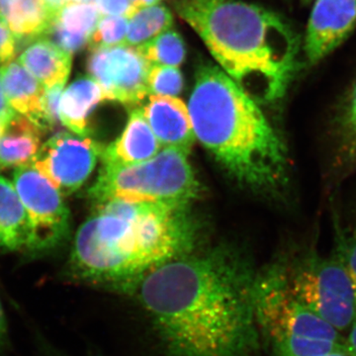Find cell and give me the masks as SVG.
<instances>
[{
  "label": "cell",
  "mask_w": 356,
  "mask_h": 356,
  "mask_svg": "<svg viewBox=\"0 0 356 356\" xmlns=\"http://www.w3.org/2000/svg\"><path fill=\"white\" fill-rule=\"evenodd\" d=\"M32 229L13 182L0 177V252L28 255Z\"/></svg>",
  "instance_id": "cell-18"
},
{
  "label": "cell",
  "mask_w": 356,
  "mask_h": 356,
  "mask_svg": "<svg viewBox=\"0 0 356 356\" xmlns=\"http://www.w3.org/2000/svg\"><path fill=\"white\" fill-rule=\"evenodd\" d=\"M161 1V0H137L135 3H133L134 14L140 10V9L145 8V7L156 6Z\"/></svg>",
  "instance_id": "cell-34"
},
{
  "label": "cell",
  "mask_w": 356,
  "mask_h": 356,
  "mask_svg": "<svg viewBox=\"0 0 356 356\" xmlns=\"http://www.w3.org/2000/svg\"><path fill=\"white\" fill-rule=\"evenodd\" d=\"M346 121H348V127L356 136V84L351 92L348 110H346Z\"/></svg>",
  "instance_id": "cell-31"
},
{
  "label": "cell",
  "mask_w": 356,
  "mask_h": 356,
  "mask_svg": "<svg viewBox=\"0 0 356 356\" xmlns=\"http://www.w3.org/2000/svg\"><path fill=\"white\" fill-rule=\"evenodd\" d=\"M102 153L86 136L60 132L42 145L32 165L60 193L69 195L90 177Z\"/></svg>",
  "instance_id": "cell-10"
},
{
  "label": "cell",
  "mask_w": 356,
  "mask_h": 356,
  "mask_svg": "<svg viewBox=\"0 0 356 356\" xmlns=\"http://www.w3.org/2000/svg\"><path fill=\"white\" fill-rule=\"evenodd\" d=\"M17 54V43L10 28L0 16V64L11 62Z\"/></svg>",
  "instance_id": "cell-27"
},
{
  "label": "cell",
  "mask_w": 356,
  "mask_h": 356,
  "mask_svg": "<svg viewBox=\"0 0 356 356\" xmlns=\"http://www.w3.org/2000/svg\"><path fill=\"white\" fill-rule=\"evenodd\" d=\"M336 254L348 271L356 298V232L353 234H339Z\"/></svg>",
  "instance_id": "cell-26"
},
{
  "label": "cell",
  "mask_w": 356,
  "mask_h": 356,
  "mask_svg": "<svg viewBox=\"0 0 356 356\" xmlns=\"http://www.w3.org/2000/svg\"><path fill=\"white\" fill-rule=\"evenodd\" d=\"M193 248L184 209L111 200L99 204L97 213L76 232L64 277L134 296L147 274Z\"/></svg>",
  "instance_id": "cell-2"
},
{
  "label": "cell",
  "mask_w": 356,
  "mask_h": 356,
  "mask_svg": "<svg viewBox=\"0 0 356 356\" xmlns=\"http://www.w3.org/2000/svg\"><path fill=\"white\" fill-rule=\"evenodd\" d=\"M131 1H132V4H133V3H135V2L137 1V0H131Z\"/></svg>",
  "instance_id": "cell-39"
},
{
  "label": "cell",
  "mask_w": 356,
  "mask_h": 356,
  "mask_svg": "<svg viewBox=\"0 0 356 356\" xmlns=\"http://www.w3.org/2000/svg\"><path fill=\"white\" fill-rule=\"evenodd\" d=\"M172 11L163 4L145 7L129 19L127 38L125 44L137 47L147 43L161 33L172 29Z\"/></svg>",
  "instance_id": "cell-21"
},
{
  "label": "cell",
  "mask_w": 356,
  "mask_h": 356,
  "mask_svg": "<svg viewBox=\"0 0 356 356\" xmlns=\"http://www.w3.org/2000/svg\"><path fill=\"white\" fill-rule=\"evenodd\" d=\"M70 1L93 2L95 0H70Z\"/></svg>",
  "instance_id": "cell-37"
},
{
  "label": "cell",
  "mask_w": 356,
  "mask_h": 356,
  "mask_svg": "<svg viewBox=\"0 0 356 356\" xmlns=\"http://www.w3.org/2000/svg\"><path fill=\"white\" fill-rule=\"evenodd\" d=\"M100 17L102 14L93 2H67L58 9L43 37L72 56L88 47Z\"/></svg>",
  "instance_id": "cell-14"
},
{
  "label": "cell",
  "mask_w": 356,
  "mask_h": 356,
  "mask_svg": "<svg viewBox=\"0 0 356 356\" xmlns=\"http://www.w3.org/2000/svg\"><path fill=\"white\" fill-rule=\"evenodd\" d=\"M137 50L151 65L178 67L186 57L184 40L173 30L161 33L137 47Z\"/></svg>",
  "instance_id": "cell-23"
},
{
  "label": "cell",
  "mask_w": 356,
  "mask_h": 356,
  "mask_svg": "<svg viewBox=\"0 0 356 356\" xmlns=\"http://www.w3.org/2000/svg\"><path fill=\"white\" fill-rule=\"evenodd\" d=\"M13 182L31 225L28 257L50 254L69 236L70 211L63 194L33 165L16 168Z\"/></svg>",
  "instance_id": "cell-8"
},
{
  "label": "cell",
  "mask_w": 356,
  "mask_h": 356,
  "mask_svg": "<svg viewBox=\"0 0 356 356\" xmlns=\"http://www.w3.org/2000/svg\"><path fill=\"white\" fill-rule=\"evenodd\" d=\"M271 356H322L348 353L346 341L308 337H286L264 344Z\"/></svg>",
  "instance_id": "cell-22"
},
{
  "label": "cell",
  "mask_w": 356,
  "mask_h": 356,
  "mask_svg": "<svg viewBox=\"0 0 356 356\" xmlns=\"http://www.w3.org/2000/svg\"><path fill=\"white\" fill-rule=\"evenodd\" d=\"M128 28L126 16H102L89 39V50L125 44Z\"/></svg>",
  "instance_id": "cell-24"
},
{
  "label": "cell",
  "mask_w": 356,
  "mask_h": 356,
  "mask_svg": "<svg viewBox=\"0 0 356 356\" xmlns=\"http://www.w3.org/2000/svg\"><path fill=\"white\" fill-rule=\"evenodd\" d=\"M3 129H4V126L2 125L1 123H0V136H1L2 131H3Z\"/></svg>",
  "instance_id": "cell-38"
},
{
  "label": "cell",
  "mask_w": 356,
  "mask_h": 356,
  "mask_svg": "<svg viewBox=\"0 0 356 356\" xmlns=\"http://www.w3.org/2000/svg\"><path fill=\"white\" fill-rule=\"evenodd\" d=\"M143 113L161 146L177 147L189 153L196 137L188 107L181 99L149 95Z\"/></svg>",
  "instance_id": "cell-12"
},
{
  "label": "cell",
  "mask_w": 356,
  "mask_h": 356,
  "mask_svg": "<svg viewBox=\"0 0 356 356\" xmlns=\"http://www.w3.org/2000/svg\"><path fill=\"white\" fill-rule=\"evenodd\" d=\"M149 95L175 96L184 88V77L178 67L152 65L147 76Z\"/></svg>",
  "instance_id": "cell-25"
},
{
  "label": "cell",
  "mask_w": 356,
  "mask_h": 356,
  "mask_svg": "<svg viewBox=\"0 0 356 356\" xmlns=\"http://www.w3.org/2000/svg\"><path fill=\"white\" fill-rule=\"evenodd\" d=\"M57 11L48 0H0V16L10 28L21 51L33 40L44 36Z\"/></svg>",
  "instance_id": "cell-16"
},
{
  "label": "cell",
  "mask_w": 356,
  "mask_h": 356,
  "mask_svg": "<svg viewBox=\"0 0 356 356\" xmlns=\"http://www.w3.org/2000/svg\"><path fill=\"white\" fill-rule=\"evenodd\" d=\"M348 337L346 339L348 356H356V317L348 329Z\"/></svg>",
  "instance_id": "cell-32"
},
{
  "label": "cell",
  "mask_w": 356,
  "mask_h": 356,
  "mask_svg": "<svg viewBox=\"0 0 356 356\" xmlns=\"http://www.w3.org/2000/svg\"><path fill=\"white\" fill-rule=\"evenodd\" d=\"M188 154L177 147H163L153 159L143 163L103 165L89 195L98 205L124 200L161 203L185 209L197 197L199 191Z\"/></svg>",
  "instance_id": "cell-5"
},
{
  "label": "cell",
  "mask_w": 356,
  "mask_h": 356,
  "mask_svg": "<svg viewBox=\"0 0 356 356\" xmlns=\"http://www.w3.org/2000/svg\"><path fill=\"white\" fill-rule=\"evenodd\" d=\"M188 110L195 137L238 182L259 191L284 185L282 140L252 95L220 67H198Z\"/></svg>",
  "instance_id": "cell-4"
},
{
  "label": "cell",
  "mask_w": 356,
  "mask_h": 356,
  "mask_svg": "<svg viewBox=\"0 0 356 356\" xmlns=\"http://www.w3.org/2000/svg\"><path fill=\"white\" fill-rule=\"evenodd\" d=\"M41 129L16 113L0 136V168L32 165L42 147Z\"/></svg>",
  "instance_id": "cell-20"
},
{
  "label": "cell",
  "mask_w": 356,
  "mask_h": 356,
  "mask_svg": "<svg viewBox=\"0 0 356 356\" xmlns=\"http://www.w3.org/2000/svg\"><path fill=\"white\" fill-rule=\"evenodd\" d=\"M257 273L245 252L218 245L159 266L134 296L165 356H257Z\"/></svg>",
  "instance_id": "cell-1"
},
{
  "label": "cell",
  "mask_w": 356,
  "mask_h": 356,
  "mask_svg": "<svg viewBox=\"0 0 356 356\" xmlns=\"http://www.w3.org/2000/svg\"><path fill=\"white\" fill-rule=\"evenodd\" d=\"M70 1V0H48L49 3L56 9L60 8V6H64V4Z\"/></svg>",
  "instance_id": "cell-35"
},
{
  "label": "cell",
  "mask_w": 356,
  "mask_h": 356,
  "mask_svg": "<svg viewBox=\"0 0 356 356\" xmlns=\"http://www.w3.org/2000/svg\"><path fill=\"white\" fill-rule=\"evenodd\" d=\"M284 261L288 284L297 298L316 315L343 332L356 317L353 283L337 254L323 257L308 252Z\"/></svg>",
  "instance_id": "cell-7"
},
{
  "label": "cell",
  "mask_w": 356,
  "mask_h": 356,
  "mask_svg": "<svg viewBox=\"0 0 356 356\" xmlns=\"http://www.w3.org/2000/svg\"><path fill=\"white\" fill-rule=\"evenodd\" d=\"M36 356H67L54 348L53 346H49L44 341H39V351Z\"/></svg>",
  "instance_id": "cell-33"
},
{
  "label": "cell",
  "mask_w": 356,
  "mask_h": 356,
  "mask_svg": "<svg viewBox=\"0 0 356 356\" xmlns=\"http://www.w3.org/2000/svg\"><path fill=\"white\" fill-rule=\"evenodd\" d=\"M356 26V0H316L307 26L304 51L317 64L336 50Z\"/></svg>",
  "instance_id": "cell-11"
},
{
  "label": "cell",
  "mask_w": 356,
  "mask_h": 356,
  "mask_svg": "<svg viewBox=\"0 0 356 356\" xmlns=\"http://www.w3.org/2000/svg\"><path fill=\"white\" fill-rule=\"evenodd\" d=\"M0 81L7 102L16 113L29 119L43 133L51 130L44 114L46 88L18 60L1 65Z\"/></svg>",
  "instance_id": "cell-13"
},
{
  "label": "cell",
  "mask_w": 356,
  "mask_h": 356,
  "mask_svg": "<svg viewBox=\"0 0 356 356\" xmlns=\"http://www.w3.org/2000/svg\"><path fill=\"white\" fill-rule=\"evenodd\" d=\"M18 62L44 88H65L72 70V55L43 36L33 40L21 51Z\"/></svg>",
  "instance_id": "cell-17"
},
{
  "label": "cell",
  "mask_w": 356,
  "mask_h": 356,
  "mask_svg": "<svg viewBox=\"0 0 356 356\" xmlns=\"http://www.w3.org/2000/svg\"><path fill=\"white\" fill-rule=\"evenodd\" d=\"M151 64L137 48L120 44L90 50L88 70L102 86L107 100L137 104L149 95L147 86Z\"/></svg>",
  "instance_id": "cell-9"
},
{
  "label": "cell",
  "mask_w": 356,
  "mask_h": 356,
  "mask_svg": "<svg viewBox=\"0 0 356 356\" xmlns=\"http://www.w3.org/2000/svg\"><path fill=\"white\" fill-rule=\"evenodd\" d=\"M322 356H348V353H331V355H322Z\"/></svg>",
  "instance_id": "cell-36"
},
{
  "label": "cell",
  "mask_w": 356,
  "mask_h": 356,
  "mask_svg": "<svg viewBox=\"0 0 356 356\" xmlns=\"http://www.w3.org/2000/svg\"><path fill=\"white\" fill-rule=\"evenodd\" d=\"M11 351V341L9 337L8 324L6 312L0 299V356H9Z\"/></svg>",
  "instance_id": "cell-29"
},
{
  "label": "cell",
  "mask_w": 356,
  "mask_h": 356,
  "mask_svg": "<svg viewBox=\"0 0 356 356\" xmlns=\"http://www.w3.org/2000/svg\"><path fill=\"white\" fill-rule=\"evenodd\" d=\"M254 304L262 346L286 337L346 341L341 332L313 313L292 292L283 259L257 270Z\"/></svg>",
  "instance_id": "cell-6"
},
{
  "label": "cell",
  "mask_w": 356,
  "mask_h": 356,
  "mask_svg": "<svg viewBox=\"0 0 356 356\" xmlns=\"http://www.w3.org/2000/svg\"><path fill=\"white\" fill-rule=\"evenodd\" d=\"M93 3L102 16H126L130 19L134 14L131 0H95Z\"/></svg>",
  "instance_id": "cell-28"
},
{
  "label": "cell",
  "mask_w": 356,
  "mask_h": 356,
  "mask_svg": "<svg viewBox=\"0 0 356 356\" xmlns=\"http://www.w3.org/2000/svg\"><path fill=\"white\" fill-rule=\"evenodd\" d=\"M222 70L248 91L280 99L298 65L300 42L273 11L241 0H172ZM250 93V92H248Z\"/></svg>",
  "instance_id": "cell-3"
},
{
  "label": "cell",
  "mask_w": 356,
  "mask_h": 356,
  "mask_svg": "<svg viewBox=\"0 0 356 356\" xmlns=\"http://www.w3.org/2000/svg\"><path fill=\"white\" fill-rule=\"evenodd\" d=\"M161 144L145 118L143 110H133L120 138L102 153L103 165H128L153 159Z\"/></svg>",
  "instance_id": "cell-15"
},
{
  "label": "cell",
  "mask_w": 356,
  "mask_h": 356,
  "mask_svg": "<svg viewBox=\"0 0 356 356\" xmlns=\"http://www.w3.org/2000/svg\"><path fill=\"white\" fill-rule=\"evenodd\" d=\"M16 112L11 108L7 102L3 88H2L1 81H0V123L6 127L7 123L15 116Z\"/></svg>",
  "instance_id": "cell-30"
},
{
  "label": "cell",
  "mask_w": 356,
  "mask_h": 356,
  "mask_svg": "<svg viewBox=\"0 0 356 356\" xmlns=\"http://www.w3.org/2000/svg\"><path fill=\"white\" fill-rule=\"evenodd\" d=\"M107 100L106 95L91 76H81L63 91L58 105L60 123L79 136L88 133L89 115L100 102Z\"/></svg>",
  "instance_id": "cell-19"
}]
</instances>
